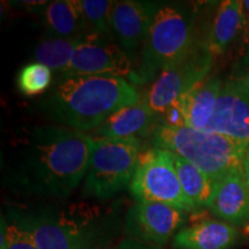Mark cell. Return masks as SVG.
Returning <instances> with one entry per match:
<instances>
[{
	"label": "cell",
	"mask_w": 249,
	"mask_h": 249,
	"mask_svg": "<svg viewBox=\"0 0 249 249\" xmlns=\"http://www.w3.org/2000/svg\"><path fill=\"white\" fill-rule=\"evenodd\" d=\"M93 139L58 126H33L18 133L5 161L2 182L14 194L66 197L86 178Z\"/></svg>",
	"instance_id": "obj_1"
},
{
	"label": "cell",
	"mask_w": 249,
	"mask_h": 249,
	"mask_svg": "<svg viewBox=\"0 0 249 249\" xmlns=\"http://www.w3.org/2000/svg\"><path fill=\"white\" fill-rule=\"evenodd\" d=\"M135 87L111 75L59 77L55 86L37 104L43 118L58 126L92 132L114 112L139 102Z\"/></svg>",
	"instance_id": "obj_2"
},
{
	"label": "cell",
	"mask_w": 249,
	"mask_h": 249,
	"mask_svg": "<svg viewBox=\"0 0 249 249\" xmlns=\"http://www.w3.org/2000/svg\"><path fill=\"white\" fill-rule=\"evenodd\" d=\"M197 40L195 9L185 2H160L132 81L143 85L156 80L185 58Z\"/></svg>",
	"instance_id": "obj_3"
},
{
	"label": "cell",
	"mask_w": 249,
	"mask_h": 249,
	"mask_svg": "<svg viewBox=\"0 0 249 249\" xmlns=\"http://www.w3.org/2000/svg\"><path fill=\"white\" fill-rule=\"evenodd\" d=\"M155 148L180 156L218 182L227 173L244 167L248 148L220 134L188 126L171 128L156 124L152 132Z\"/></svg>",
	"instance_id": "obj_4"
},
{
	"label": "cell",
	"mask_w": 249,
	"mask_h": 249,
	"mask_svg": "<svg viewBox=\"0 0 249 249\" xmlns=\"http://www.w3.org/2000/svg\"><path fill=\"white\" fill-rule=\"evenodd\" d=\"M141 151L142 141L139 138L93 139L91 158L82 187L83 195L105 201L124 187H129Z\"/></svg>",
	"instance_id": "obj_5"
},
{
	"label": "cell",
	"mask_w": 249,
	"mask_h": 249,
	"mask_svg": "<svg viewBox=\"0 0 249 249\" xmlns=\"http://www.w3.org/2000/svg\"><path fill=\"white\" fill-rule=\"evenodd\" d=\"M129 192L138 202H160L185 213L196 211L180 185L172 154L164 149L154 147L142 152Z\"/></svg>",
	"instance_id": "obj_6"
},
{
	"label": "cell",
	"mask_w": 249,
	"mask_h": 249,
	"mask_svg": "<svg viewBox=\"0 0 249 249\" xmlns=\"http://www.w3.org/2000/svg\"><path fill=\"white\" fill-rule=\"evenodd\" d=\"M213 59V54L205 40L198 39L185 58L164 71L154 81L145 96L156 116L160 117L174 102L207 79Z\"/></svg>",
	"instance_id": "obj_7"
},
{
	"label": "cell",
	"mask_w": 249,
	"mask_h": 249,
	"mask_svg": "<svg viewBox=\"0 0 249 249\" xmlns=\"http://www.w3.org/2000/svg\"><path fill=\"white\" fill-rule=\"evenodd\" d=\"M38 249H99L97 238L82 224L50 210L11 211Z\"/></svg>",
	"instance_id": "obj_8"
},
{
	"label": "cell",
	"mask_w": 249,
	"mask_h": 249,
	"mask_svg": "<svg viewBox=\"0 0 249 249\" xmlns=\"http://www.w3.org/2000/svg\"><path fill=\"white\" fill-rule=\"evenodd\" d=\"M132 59L111 37L90 35L74 52L66 70L59 77L76 75H111L130 80L134 76Z\"/></svg>",
	"instance_id": "obj_9"
},
{
	"label": "cell",
	"mask_w": 249,
	"mask_h": 249,
	"mask_svg": "<svg viewBox=\"0 0 249 249\" xmlns=\"http://www.w3.org/2000/svg\"><path fill=\"white\" fill-rule=\"evenodd\" d=\"M187 213L160 202H136L126 218L127 233L132 239L163 245L183 229Z\"/></svg>",
	"instance_id": "obj_10"
},
{
	"label": "cell",
	"mask_w": 249,
	"mask_h": 249,
	"mask_svg": "<svg viewBox=\"0 0 249 249\" xmlns=\"http://www.w3.org/2000/svg\"><path fill=\"white\" fill-rule=\"evenodd\" d=\"M207 132L220 134L249 148V95L236 79L224 81Z\"/></svg>",
	"instance_id": "obj_11"
},
{
	"label": "cell",
	"mask_w": 249,
	"mask_h": 249,
	"mask_svg": "<svg viewBox=\"0 0 249 249\" xmlns=\"http://www.w3.org/2000/svg\"><path fill=\"white\" fill-rule=\"evenodd\" d=\"M158 4L140 0L116 1L111 17L112 36L130 59L144 45Z\"/></svg>",
	"instance_id": "obj_12"
},
{
	"label": "cell",
	"mask_w": 249,
	"mask_h": 249,
	"mask_svg": "<svg viewBox=\"0 0 249 249\" xmlns=\"http://www.w3.org/2000/svg\"><path fill=\"white\" fill-rule=\"evenodd\" d=\"M209 209L213 216L230 225L249 223V191L244 167L231 171L217 182Z\"/></svg>",
	"instance_id": "obj_13"
},
{
	"label": "cell",
	"mask_w": 249,
	"mask_h": 249,
	"mask_svg": "<svg viewBox=\"0 0 249 249\" xmlns=\"http://www.w3.org/2000/svg\"><path fill=\"white\" fill-rule=\"evenodd\" d=\"M158 117L149 107L147 99L124 107L92 130L93 139H127L143 136L152 130L157 124Z\"/></svg>",
	"instance_id": "obj_14"
},
{
	"label": "cell",
	"mask_w": 249,
	"mask_h": 249,
	"mask_svg": "<svg viewBox=\"0 0 249 249\" xmlns=\"http://www.w3.org/2000/svg\"><path fill=\"white\" fill-rule=\"evenodd\" d=\"M239 231L222 220L207 219L183 227L174 236L173 246L178 249H230L238 241Z\"/></svg>",
	"instance_id": "obj_15"
},
{
	"label": "cell",
	"mask_w": 249,
	"mask_h": 249,
	"mask_svg": "<svg viewBox=\"0 0 249 249\" xmlns=\"http://www.w3.org/2000/svg\"><path fill=\"white\" fill-rule=\"evenodd\" d=\"M223 83L224 81L218 76L207 77L183 96L186 126L207 132L216 110Z\"/></svg>",
	"instance_id": "obj_16"
},
{
	"label": "cell",
	"mask_w": 249,
	"mask_h": 249,
	"mask_svg": "<svg viewBox=\"0 0 249 249\" xmlns=\"http://www.w3.org/2000/svg\"><path fill=\"white\" fill-rule=\"evenodd\" d=\"M244 31V8L240 0L220 2L205 43L213 55L224 53Z\"/></svg>",
	"instance_id": "obj_17"
},
{
	"label": "cell",
	"mask_w": 249,
	"mask_h": 249,
	"mask_svg": "<svg viewBox=\"0 0 249 249\" xmlns=\"http://www.w3.org/2000/svg\"><path fill=\"white\" fill-rule=\"evenodd\" d=\"M43 15L46 37L74 38L90 34L75 0L49 2Z\"/></svg>",
	"instance_id": "obj_18"
},
{
	"label": "cell",
	"mask_w": 249,
	"mask_h": 249,
	"mask_svg": "<svg viewBox=\"0 0 249 249\" xmlns=\"http://www.w3.org/2000/svg\"><path fill=\"white\" fill-rule=\"evenodd\" d=\"M171 154L180 185L187 198L194 204L196 210L209 208L217 182L182 157L173 152Z\"/></svg>",
	"instance_id": "obj_19"
},
{
	"label": "cell",
	"mask_w": 249,
	"mask_h": 249,
	"mask_svg": "<svg viewBox=\"0 0 249 249\" xmlns=\"http://www.w3.org/2000/svg\"><path fill=\"white\" fill-rule=\"evenodd\" d=\"M92 34L88 35L74 37V38H54V37H46L37 45L34 51L35 62L45 65L52 71L61 74L66 70L74 52L85 40ZM95 35V34H93Z\"/></svg>",
	"instance_id": "obj_20"
},
{
	"label": "cell",
	"mask_w": 249,
	"mask_h": 249,
	"mask_svg": "<svg viewBox=\"0 0 249 249\" xmlns=\"http://www.w3.org/2000/svg\"><path fill=\"white\" fill-rule=\"evenodd\" d=\"M90 34L112 37L111 17L116 1L112 0H75Z\"/></svg>",
	"instance_id": "obj_21"
},
{
	"label": "cell",
	"mask_w": 249,
	"mask_h": 249,
	"mask_svg": "<svg viewBox=\"0 0 249 249\" xmlns=\"http://www.w3.org/2000/svg\"><path fill=\"white\" fill-rule=\"evenodd\" d=\"M53 79V71L39 62H30L18 75V88L23 95L36 96L45 92Z\"/></svg>",
	"instance_id": "obj_22"
},
{
	"label": "cell",
	"mask_w": 249,
	"mask_h": 249,
	"mask_svg": "<svg viewBox=\"0 0 249 249\" xmlns=\"http://www.w3.org/2000/svg\"><path fill=\"white\" fill-rule=\"evenodd\" d=\"M1 249H38L30 235L9 216L1 219Z\"/></svg>",
	"instance_id": "obj_23"
},
{
	"label": "cell",
	"mask_w": 249,
	"mask_h": 249,
	"mask_svg": "<svg viewBox=\"0 0 249 249\" xmlns=\"http://www.w3.org/2000/svg\"><path fill=\"white\" fill-rule=\"evenodd\" d=\"M157 124L171 127V128H178V127L186 126L185 107H183L182 97L174 102L171 107L165 110L158 117Z\"/></svg>",
	"instance_id": "obj_24"
},
{
	"label": "cell",
	"mask_w": 249,
	"mask_h": 249,
	"mask_svg": "<svg viewBox=\"0 0 249 249\" xmlns=\"http://www.w3.org/2000/svg\"><path fill=\"white\" fill-rule=\"evenodd\" d=\"M114 249H161L158 245L149 244V242H143L136 239H126L121 241Z\"/></svg>",
	"instance_id": "obj_25"
},
{
	"label": "cell",
	"mask_w": 249,
	"mask_h": 249,
	"mask_svg": "<svg viewBox=\"0 0 249 249\" xmlns=\"http://www.w3.org/2000/svg\"><path fill=\"white\" fill-rule=\"evenodd\" d=\"M15 7H21L27 9V11L33 12V13H38L42 12L44 13L45 8L48 7V1H14Z\"/></svg>",
	"instance_id": "obj_26"
},
{
	"label": "cell",
	"mask_w": 249,
	"mask_h": 249,
	"mask_svg": "<svg viewBox=\"0 0 249 249\" xmlns=\"http://www.w3.org/2000/svg\"><path fill=\"white\" fill-rule=\"evenodd\" d=\"M244 8V33L249 37V0L242 1Z\"/></svg>",
	"instance_id": "obj_27"
},
{
	"label": "cell",
	"mask_w": 249,
	"mask_h": 249,
	"mask_svg": "<svg viewBox=\"0 0 249 249\" xmlns=\"http://www.w3.org/2000/svg\"><path fill=\"white\" fill-rule=\"evenodd\" d=\"M235 79L239 81V83H240L242 88L245 89V91L249 95V68H247V71H246L244 75L235 77Z\"/></svg>",
	"instance_id": "obj_28"
},
{
	"label": "cell",
	"mask_w": 249,
	"mask_h": 249,
	"mask_svg": "<svg viewBox=\"0 0 249 249\" xmlns=\"http://www.w3.org/2000/svg\"><path fill=\"white\" fill-rule=\"evenodd\" d=\"M244 172L246 177V182H247V187L249 191V148L246 151V157L244 161Z\"/></svg>",
	"instance_id": "obj_29"
},
{
	"label": "cell",
	"mask_w": 249,
	"mask_h": 249,
	"mask_svg": "<svg viewBox=\"0 0 249 249\" xmlns=\"http://www.w3.org/2000/svg\"><path fill=\"white\" fill-rule=\"evenodd\" d=\"M241 65H242V67L246 68V70H247V68H249V48L247 50V53H246L245 57L242 58Z\"/></svg>",
	"instance_id": "obj_30"
}]
</instances>
